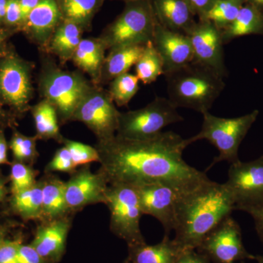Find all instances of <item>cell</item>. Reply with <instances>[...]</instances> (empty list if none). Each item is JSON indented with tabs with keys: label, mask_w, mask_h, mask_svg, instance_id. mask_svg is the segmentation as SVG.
<instances>
[{
	"label": "cell",
	"mask_w": 263,
	"mask_h": 263,
	"mask_svg": "<svg viewBox=\"0 0 263 263\" xmlns=\"http://www.w3.org/2000/svg\"><path fill=\"white\" fill-rule=\"evenodd\" d=\"M62 18L89 30L105 0H57Z\"/></svg>",
	"instance_id": "484cf974"
},
{
	"label": "cell",
	"mask_w": 263,
	"mask_h": 263,
	"mask_svg": "<svg viewBox=\"0 0 263 263\" xmlns=\"http://www.w3.org/2000/svg\"><path fill=\"white\" fill-rule=\"evenodd\" d=\"M109 183L101 173H92L89 164L71 174L65 182V200L69 212L75 213L84 207L106 202Z\"/></svg>",
	"instance_id": "9a60e30c"
},
{
	"label": "cell",
	"mask_w": 263,
	"mask_h": 263,
	"mask_svg": "<svg viewBox=\"0 0 263 263\" xmlns=\"http://www.w3.org/2000/svg\"><path fill=\"white\" fill-rule=\"evenodd\" d=\"M8 0H0V22L4 21Z\"/></svg>",
	"instance_id": "f6af8a7d"
},
{
	"label": "cell",
	"mask_w": 263,
	"mask_h": 263,
	"mask_svg": "<svg viewBox=\"0 0 263 263\" xmlns=\"http://www.w3.org/2000/svg\"><path fill=\"white\" fill-rule=\"evenodd\" d=\"M6 182L7 180L0 174V202L3 201L7 194Z\"/></svg>",
	"instance_id": "ee69618b"
},
{
	"label": "cell",
	"mask_w": 263,
	"mask_h": 263,
	"mask_svg": "<svg viewBox=\"0 0 263 263\" xmlns=\"http://www.w3.org/2000/svg\"><path fill=\"white\" fill-rule=\"evenodd\" d=\"M235 210L233 197L224 183L210 180L183 193L176 206L174 241L183 250L197 249L205 235Z\"/></svg>",
	"instance_id": "7a4b0ae2"
},
{
	"label": "cell",
	"mask_w": 263,
	"mask_h": 263,
	"mask_svg": "<svg viewBox=\"0 0 263 263\" xmlns=\"http://www.w3.org/2000/svg\"><path fill=\"white\" fill-rule=\"evenodd\" d=\"M210 259L205 254L196 251V249H190L183 251L176 263H211Z\"/></svg>",
	"instance_id": "ab89813d"
},
{
	"label": "cell",
	"mask_w": 263,
	"mask_h": 263,
	"mask_svg": "<svg viewBox=\"0 0 263 263\" xmlns=\"http://www.w3.org/2000/svg\"><path fill=\"white\" fill-rule=\"evenodd\" d=\"M233 197L235 210L263 207V155L250 162L230 164L224 183Z\"/></svg>",
	"instance_id": "30bf717a"
},
{
	"label": "cell",
	"mask_w": 263,
	"mask_h": 263,
	"mask_svg": "<svg viewBox=\"0 0 263 263\" xmlns=\"http://www.w3.org/2000/svg\"><path fill=\"white\" fill-rule=\"evenodd\" d=\"M259 114L258 110H254L241 117L222 118L216 117L209 111L205 112L202 114L201 130L196 136L188 138L189 143L206 140L218 150L219 156L214 158L208 170L222 161L235 163L240 160L238 149L240 143L257 120Z\"/></svg>",
	"instance_id": "5b68a950"
},
{
	"label": "cell",
	"mask_w": 263,
	"mask_h": 263,
	"mask_svg": "<svg viewBox=\"0 0 263 263\" xmlns=\"http://www.w3.org/2000/svg\"><path fill=\"white\" fill-rule=\"evenodd\" d=\"M119 114L108 91L92 86L78 105L71 121L82 122L98 141H104L117 134Z\"/></svg>",
	"instance_id": "9c48e42d"
},
{
	"label": "cell",
	"mask_w": 263,
	"mask_h": 263,
	"mask_svg": "<svg viewBox=\"0 0 263 263\" xmlns=\"http://www.w3.org/2000/svg\"><path fill=\"white\" fill-rule=\"evenodd\" d=\"M18 263H51L41 257L31 245L20 243L18 251Z\"/></svg>",
	"instance_id": "74e56055"
},
{
	"label": "cell",
	"mask_w": 263,
	"mask_h": 263,
	"mask_svg": "<svg viewBox=\"0 0 263 263\" xmlns=\"http://www.w3.org/2000/svg\"><path fill=\"white\" fill-rule=\"evenodd\" d=\"M252 34L263 35V11L245 3L235 20L221 31V35L224 44H228L236 38Z\"/></svg>",
	"instance_id": "603a6c76"
},
{
	"label": "cell",
	"mask_w": 263,
	"mask_h": 263,
	"mask_svg": "<svg viewBox=\"0 0 263 263\" xmlns=\"http://www.w3.org/2000/svg\"><path fill=\"white\" fill-rule=\"evenodd\" d=\"M135 66L136 76L144 84H152L160 76L164 75L163 62L152 42L145 46L141 56Z\"/></svg>",
	"instance_id": "f1b7e54d"
},
{
	"label": "cell",
	"mask_w": 263,
	"mask_h": 263,
	"mask_svg": "<svg viewBox=\"0 0 263 263\" xmlns=\"http://www.w3.org/2000/svg\"><path fill=\"white\" fill-rule=\"evenodd\" d=\"M38 140L53 139L62 143L64 137L59 127V118L56 108L47 100H43L31 108Z\"/></svg>",
	"instance_id": "83f0119b"
},
{
	"label": "cell",
	"mask_w": 263,
	"mask_h": 263,
	"mask_svg": "<svg viewBox=\"0 0 263 263\" xmlns=\"http://www.w3.org/2000/svg\"><path fill=\"white\" fill-rule=\"evenodd\" d=\"M214 263H234L243 259H255L245 249L238 223L228 216L213 228L196 249Z\"/></svg>",
	"instance_id": "7c38bea8"
},
{
	"label": "cell",
	"mask_w": 263,
	"mask_h": 263,
	"mask_svg": "<svg viewBox=\"0 0 263 263\" xmlns=\"http://www.w3.org/2000/svg\"><path fill=\"white\" fill-rule=\"evenodd\" d=\"M138 78L129 72L118 76L110 81L108 92L114 103L118 106L127 105L138 92Z\"/></svg>",
	"instance_id": "4dcf8cb0"
},
{
	"label": "cell",
	"mask_w": 263,
	"mask_h": 263,
	"mask_svg": "<svg viewBox=\"0 0 263 263\" xmlns=\"http://www.w3.org/2000/svg\"><path fill=\"white\" fill-rule=\"evenodd\" d=\"M42 179L20 193L12 195L10 207L24 220L41 221L42 216Z\"/></svg>",
	"instance_id": "4316f807"
},
{
	"label": "cell",
	"mask_w": 263,
	"mask_h": 263,
	"mask_svg": "<svg viewBox=\"0 0 263 263\" xmlns=\"http://www.w3.org/2000/svg\"><path fill=\"white\" fill-rule=\"evenodd\" d=\"M152 4L157 22L166 29L187 35L196 24L185 0H152Z\"/></svg>",
	"instance_id": "d6986e66"
},
{
	"label": "cell",
	"mask_w": 263,
	"mask_h": 263,
	"mask_svg": "<svg viewBox=\"0 0 263 263\" xmlns=\"http://www.w3.org/2000/svg\"><path fill=\"white\" fill-rule=\"evenodd\" d=\"M105 205L110 211V229L114 235L125 240L128 247L146 243L140 227L143 214L134 186L122 183L109 184Z\"/></svg>",
	"instance_id": "8992f818"
},
{
	"label": "cell",
	"mask_w": 263,
	"mask_h": 263,
	"mask_svg": "<svg viewBox=\"0 0 263 263\" xmlns=\"http://www.w3.org/2000/svg\"><path fill=\"white\" fill-rule=\"evenodd\" d=\"M124 263H128V262H127V259H126V260H125V261H124Z\"/></svg>",
	"instance_id": "f5cc1de1"
},
{
	"label": "cell",
	"mask_w": 263,
	"mask_h": 263,
	"mask_svg": "<svg viewBox=\"0 0 263 263\" xmlns=\"http://www.w3.org/2000/svg\"><path fill=\"white\" fill-rule=\"evenodd\" d=\"M71 224L72 219L70 215L41 222V226L37 227L31 246L48 262H60L65 252L66 242Z\"/></svg>",
	"instance_id": "e0dca14e"
},
{
	"label": "cell",
	"mask_w": 263,
	"mask_h": 263,
	"mask_svg": "<svg viewBox=\"0 0 263 263\" xmlns=\"http://www.w3.org/2000/svg\"><path fill=\"white\" fill-rule=\"evenodd\" d=\"M133 186L139 197L143 214L153 216L160 221L165 235H168L174 230L178 200L185 193L160 182L142 183Z\"/></svg>",
	"instance_id": "5bb4252c"
},
{
	"label": "cell",
	"mask_w": 263,
	"mask_h": 263,
	"mask_svg": "<svg viewBox=\"0 0 263 263\" xmlns=\"http://www.w3.org/2000/svg\"><path fill=\"white\" fill-rule=\"evenodd\" d=\"M193 51V62L224 79L228 75L224 62L221 31L212 22L199 19L188 33Z\"/></svg>",
	"instance_id": "4fadbf2b"
},
{
	"label": "cell",
	"mask_w": 263,
	"mask_h": 263,
	"mask_svg": "<svg viewBox=\"0 0 263 263\" xmlns=\"http://www.w3.org/2000/svg\"><path fill=\"white\" fill-rule=\"evenodd\" d=\"M4 22L7 25L10 27H22L20 0H8Z\"/></svg>",
	"instance_id": "d590c367"
},
{
	"label": "cell",
	"mask_w": 263,
	"mask_h": 263,
	"mask_svg": "<svg viewBox=\"0 0 263 263\" xmlns=\"http://www.w3.org/2000/svg\"><path fill=\"white\" fill-rule=\"evenodd\" d=\"M10 192L15 195L35 184L37 172L32 166L13 161L10 164Z\"/></svg>",
	"instance_id": "d6a6232c"
},
{
	"label": "cell",
	"mask_w": 263,
	"mask_h": 263,
	"mask_svg": "<svg viewBox=\"0 0 263 263\" xmlns=\"http://www.w3.org/2000/svg\"><path fill=\"white\" fill-rule=\"evenodd\" d=\"M128 263H176L183 251L174 240L165 235L160 243L128 247Z\"/></svg>",
	"instance_id": "ffe728a7"
},
{
	"label": "cell",
	"mask_w": 263,
	"mask_h": 263,
	"mask_svg": "<svg viewBox=\"0 0 263 263\" xmlns=\"http://www.w3.org/2000/svg\"><path fill=\"white\" fill-rule=\"evenodd\" d=\"M41 0H20L21 13H22V26L28 18L32 10L35 8Z\"/></svg>",
	"instance_id": "b9f144b4"
},
{
	"label": "cell",
	"mask_w": 263,
	"mask_h": 263,
	"mask_svg": "<svg viewBox=\"0 0 263 263\" xmlns=\"http://www.w3.org/2000/svg\"><path fill=\"white\" fill-rule=\"evenodd\" d=\"M255 259L257 263H263V255L256 256Z\"/></svg>",
	"instance_id": "681fc988"
},
{
	"label": "cell",
	"mask_w": 263,
	"mask_h": 263,
	"mask_svg": "<svg viewBox=\"0 0 263 263\" xmlns=\"http://www.w3.org/2000/svg\"><path fill=\"white\" fill-rule=\"evenodd\" d=\"M240 263H245V262H240Z\"/></svg>",
	"instance_id": "db71d44e"
},
{
	"label": "cell",
	"mask_w": 263,
	"mask_h": 263,
	"mask_svg": "<svg viewBox=\"0 0 263 263\" xmlns=\"http://www.w3.org/2000/svg\"><path fill=\"white\" fill-rule=\"evenodd\" d=\"M145 46H124L110 50L105 57L100 83L110 82L115 78L127 73L141 56Z\"/></svg>",
	"instance_id": "cb8c5ba5"
},
{
	"label": "cell",
	"mask_w": 263,
	"mask_h": 263,
	"mask_svg": "<svg viewBox=\"0 0 263 263\" xmlns=\"http://www.w3.org/2000/svg\"><path fill=\"white\" fill-rule=\"evenodd\" d=\"M62 20L57 0H41L32 10L22 28L40 46L48 45Z\"/></svg>",
	"instance_id": "ac0fdd59"
},
{
	"label": "cell",
	"mask_w": 263,
	"mask_h": 263,
	"mask_svg": "<svg viewBox=\"0 0 263 263\" xmlns=\"http://www.w3.org/2000/svg\"><path fill=\"white\" fill-rule=\"evenodd\" d=\"M37 140L36 136H26L15 131L9 143L14 161L32 166L38 157Z\"/></svg>",
	"instance_id": "1f68e13d"
},
{
	"label": "cell",
	"mask_w": 263,
	"mask_h": 263,
	"mask_svg": "<svg viewBox=\"0 0 263 263\" xmlns=\"http://www.w3.org/2000/svg\"><path fill=\"white\" fill-rule=\"evenodd\" d=\"M76 168L77 167L73 163L70 152L65 146H63L57 151L52 160L48 162L45 171L47 174L61 172L71 175L76 172Z\"/></svg>",
	"instance_id": "e575fe53"
},
{
	"label": "cell",
	"mask_w": 263,
	"mask_h": 263,
	"mask_svg": "<svg viewBox=\"0 0 263 263\" xmlns=\"http://www.w3.org/2000/svg\"><path fill=\"white\" fill-rule=\"evenodd\" d=\"M42 181L41 222H47L70 215L65 200V182L52 175L45 176Z\"/></svg>",
	"instance_id": "44dd1931"
},
{
	"label": "cell",
	"mask_w": 263,
	"mask_h": 263,
	"mask_svg": "<svg viewBox=\"0 0 263 263\" xmlns=\"http://www.w3.org/2000/svg\"><path fill=\"white\" fill-rule=\"evenodd\" d=\"M164 76L171 103L202 114L209 111L226 87L223 78L194 62Z\"/></svg>",
	"instance_id": "3957f363"
},
{
	"label": "cell",
	"mask_w": 263,
	"mask_h": 263,
	"mask_svg": "<svg viewBox=\"0 0 263 263\" xmlns=\"http://www.w3.org/2000/svg\"><path fill=\"white\" fill-rule=\"evenodd\" d=\"M0 122L4 123L5 124H9L11 122L9 117L7 115L5 110L2 108L1 105H0Z\"/></svg>",
	"instance_id": "bcb514c9"
},
{
	"label": "cell",
	"mask_w": 263,
	"mask_h": 263,
	"mask_svg": "<svg viewBox=\"0 0 263 263\" xmlns=\"http://www.w3.org/2000/svg\"><path fill=\"white\" fill-rule=\"evenodd\" d=\"M8 146L4 130L0 128V164H11L8 158Z\"/></svg>",
	"instance_id": "7bdbcfd3"
},
{
	"label": "cell",
	"mask_w": 263,
	"mask_h": 263,
	"mask_svg": "<svg viewBox=\"0 0 263 263\" xmlns=\"http://www.w3.org/2000/svg\"><path fill=\"white\" fill-rule=\"evenodd\" d=\"M30 65L13 53L0 60V98L17 113L29 108L33 97Z\"/></svg>",
	"instance_id": "8fae6325"
},
{
	"label": "cell",
	"mask_w": 263,
	"mask_h": 263,
	"mask_svg": "<svg viewBox=\"0 0 263 263\" xmlns=\"http://www.w3.org/2000/svg\"><path fill=\"white\" fill-rule=\"evenodd\" d=\"M246 3L254 5L263 11V0H246Z\"/></svg>",
	"instance_id": "c3c4849f"
},
{
	"label": "cell",
	"mask_w": 263,
	"mask_h": 263,
	"mask_svg": "<svg viewBox=\"0 0 263 263\" xmlns=\"http://www.w3.org/2000/svg\"><path fill=\"white\" fill-rule=\"evenodd\" d=\"M93 85L78 72L49 67L39 81L41 93L56 108L62 123L71 122L78 105Z\"/></svg>",
	"instance_id": "52a82bcc"
},
{
	"label": "cell",
	"mask_w": 263,
	"mask_h": 263,
	"mask_svg": "<svg viewBox=\"0 0 263 263\" xmlns=\"http://www.w3.org/2000/svg\"><path fill=\"white\" fill-rule=\"evenodd\" d=\"M156 24L152 0L127 2L99 39L109 51L124 46H146L152 42Z\"/></svg>",
	"instance_id": "277c9868"
},
{
	"label": "cell",
	"mask_w": 263,
	"mask_h": 263,
	"mask_svg": "<svg viewBox=\"0 0 263 263\" xmlns=\"http://www.w3.org/2000/svg\"><path fill=\"white\" fill-rule=\"evenodd\" d=\"M6 33L0 29V56L3 52L5 47V41H6Z\"/></svg>",
	"instance_id": "7dc6e473"
},
{
	"label": "cell",
	"mask_w": 263,
	"mask_h": 263,
	"mask_svg": "<svg viewBox=\"0 0 263 263\" xmlns=\"http://www.w3.org/2000/svg\"><path fill=\"white\" fill-rule=\"evenodd\" d=\"M64 146L70 152L76 167L88 165L91 162H100V157L97 148L80 142L64 138L62 141Z\"/></svg>",
	"instance_id": "836d02e7"
},
{
	"label": "cell",
	"mask_w": 263,
	"mask_h": 263,
	"mask_svg": "<svg viewBox=\"0 0 263 263\" xmlns=\"http://www.w3.org/2000/svg\"><path fill=\"white\" fill-rule=\"evenodd\" d=\"M84 31L78 24L62 19L48 43L50 51L62 62L72 60Z\"/></svg>",
	"instance_id": "d4e9b609"
},
{
	"label": "cell",
	"mask_w": 263,
	"mask_h": 263,
	"mask_svg": "<svg viewBox=\"0 0 263 263\" xmlns=\"http://www.w3.org/2000/svg\"><path fill=\"white\" fill-rule=\"evenodd\" d=\"M4 235H3V233L0 231V245L3 243V242L4 241Z\"/></svg>",
	"instance_id": "f907efd6"
},
{
	"label": "cell",
	"mask_w": 263,
	"mask_h": 263,
	"mask_svg": "<svg viewBox=\"0 0 263 263\" xmlns=\"http://www.w3.org/2000/svg\"><path fill=\"white\" fill-rule=\"evenodd\" d=\"M190 145L187 139L171 131L144 140L116 135L95 145L100 157L98 171L109 184L160 182L189 193L210 181L205 173L183 160V150Z\"/></svg>",
	"instance_id": "6da1fadb"
},
{
	"label": "cell",
	"mask_w": 263,
	"mask_h": 263,
	"mask_svg": "<svg viewBox=\"0 0 263 263\" xmlns=\"http://www.w3.org/2000/svg\"><path fill=\"white\" fill-rule=\"evenodd\" d=\"M246 0H216L202 18L212 22L218 29L224 30L236 18Z\"/></svg>",
	"instance_id": "f546056e"
},
{
	"label": "cell",
	"mask_w": 263,
	"mask_h": 263,
	"mask_svg": "<svg viewBox=\"0 0 263 263\" xmlns=\"http://www.w3.org/2000/svg\"><path fill=\"white\" fill-rule=\"evenodd\" d=\"M19 245L17 240H5L0 245V263H18Z\"/></svg>",
	"instance_id": "8d00e7d4"
},
{
	"label": "cell",
	"mask_w": 263,
	"mask_h": 263,
	"mask_svg": "<svg viewBox=\"0 0 263 263\" xmlns=\"http://www.w3.org/2000/svg\"><path fill=\"white\" fill-rule=\"evenodd\" d=\"M182 121L168 98L158 97L143 108L120 112L116 135L127 139H148L158 136L164 127Z\"/></svg>",
	"instance_id": "ba28073f"
},
{
	"label": "cell",
	"mask_w": 263,
	"mask_h": 263,
	"mask_svg": "<svg viewBox=\"0 0 263 263\" xmlns=\"http://www.w3.org/2000/svg\"><path fill=\"white\" fill-rule=\"evenodd\" d=\"M245 212L248 213L253 218L255 229L263 243V207L248 209Z\"/></svg>",
	"instance_id": "60d3db41"
},
{
	"label": "cell",
	"mask_w": 263,
	"mask_h": 263,
	"mask_svg": "<svg viewBox=\"0 0 263 263\" xmlns=\"http://www.w3.org/2000/svg\"><path fill=\"white\" fill-rule=\"evenodd\" d=\"M119 1H123L124 3H127V2L136 1V0H119Z\"/></svg>",
	"instance_id": "816d5d0a"
},
{
	"label": "cell",
	"mask_w": 263,
	"mask_h": 263,
	"mask_svg": "<svg viewBox=\"0 0 263 263\" xmlns=\"http://www.w3.org/2000/svg\"><path fill=\"white\" fill-rule=\"evenodd\" d=\"M163 62L164 76L193 62V51L186 34L170 30L157 22L152 40Z\"/></svg>",
	"instance_id": "2e32d148"
},
{
	"label": "cell",
	"mask_w": 263,
	"mask_h": 263,
	"mask_svg": "<svg viewBox=\"0 0 263 263\" xmlns=\"http://www.w3.org/2000/svg\"><path fill=\"white\" fill-rule=\"evenodd\" d=\"M199 19L203 18L212 8L216 0H185Z\"/></svg>",
	"instance_id": "f35d334b"
},
{
	"label": "cell",
	"mask_w": 263,
	"mask_h": 263,
	"mask_svg": "<svg viewBox=\"0 0 263 263\" xmlns=\"http://www.w3.org/2000/svg\"><path fill=\"white\" fill-rule=\"evenodd\" d=\"M105 48L98 38H84L76 48L72 60L79 68L99 84L105 61Z\"/></svg>",
	"instance_id": "7402d4cb"
}]
</instances>
